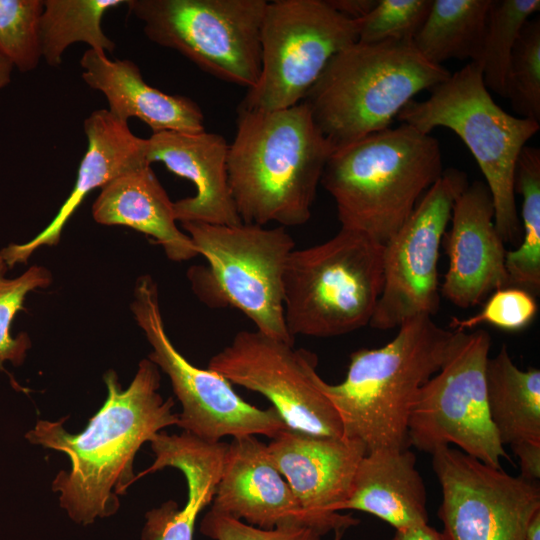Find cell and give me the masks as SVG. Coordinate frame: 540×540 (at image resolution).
Masks as SVG:
<instances>
[{
	"label": "cell",
	"mask_w": 540,
	"mask_h": 540,
	"mask_svg": "<svg viewBox=\"0 0 540 540\" xmlns=\"http://www.w3.org/2000/svg\"><path fill=\"white\" fill-rule=\"evenodd\" d=\"M431 454L442 490L438 516L444 540H524L530 518L540 510L536 482L449 446Z\"/></svg>",
	"instance_id": "9a60e30c"
},
{
	"label": "cell",
	"mask_w": 540,
	"mask_h": 540,
	"mask_svg": "<svg viewBox=\"0 0 540 540\" xmlns=\"http://www.w3.org/2000/svg\"><path fill=\"white\" fill-rule=\"evenodd\" d=\"M450 75L412 41H357L332 57L302 101L336 150L390 128L415 95Z\"/></svg>",
	"instance_id": "5b68a950"
},
{
	"label": "cell",
	"mask_w": 540,
	"mask_h": 540,
	"mask_svg": "<svg viewBox=\"0 0 540 540\" xmlns=\"http://www.w3.org/2000/svg\"><path fill=\"white\" fill-rule=\"evenodd\" d=\"M514 112L540 123V20L529 19L512 50L508 95Z\"/></svg>",
	"instance_id": "4dcf8cb0"
},
{
	"label": "cell",
	"mask_w": 540,
	"mask_h": 540,
	"mask_svg": "<svg viewBox=\"0 0 540 540\" xmlns=\"http://www.w3.org/2000/svg\"><path fill=\"white\" fill-rule=\"evenodd\" d=\"M82 79L106 97L107 109L115 118L127 122L138 118L153 133L204 131V115L190 98L167 94L143 79L139 67L128 59L111 60L88 49L81 57Z\"/></svg>",
	"instance_id": "7402d4cb"
},
{
	"label": "cell",
	"mask_w": 540,
	"mask_h": 540,
	"mask_svg": "<svg viewBox=\"0 0 540 540\" xmlns=\"http://www.w3.org/2000/svg\"><path fill=\"white\" fill-rule=\"evenodd\" d=\"M490 420L504 446L540 441V371L519 369L503 344L485 369Z\"/></svg>",
	"instance_id": "d4e9b609"
},
{
	"label": "cell",
	"mask_w": 540,
	"mask_h": 540,
	"mask_svg": "<svg viewBox=\"0 0 540 540\" xmlns=\"http://www.w3.org/2000/svg\"><path fill=\"white\" fill-rule=\"evenodd\" d=\"M392 540H444L441 532L428 524L396 530Z\"/></svg>",
	"instance_id": "74e56055"
},
{
	"label": "cell",
	"mask_w": 540,
	"mask_h": 540,
	"mask_svg": "<svg viewBox=\"0 0 540 540\" xmlns=\"http://www.w3.org/2000/svg\"><path fill=\"white\" fill-rule=\"evenodd\" d=\"M228 145L217 133L163 131L146 139L149 164L162 162L172 173L194 184L196 193L173 202L177 221L239 225L227 174Z\"/></svg>",
	"instance_id": "d6986e66"
},
{
	"label": "cell",
	"mask_w": 540,
	"mask_h": 540,
	"mask_svg": "<svg viewBox=\"0 0 540 540\" xmlns=\"http://www.w3.org/2000/svg\"><path fill=\"white\" fill-rule=\"evenodd\" d=\"M43 0H0V54L20 72L37 68Z\"/></svg>",
	"instance_id": "f546056e"
},
{
	"label": "cell",
	"mask_w": 540,
	"mask_h": 540,
	"mask_svg": "<svg viewBox=\"0 0 540 540\" xmlns=\"http://www.w3.org/2000/svg\"><path fill=\"white\" fill-rule=\"evenodd\" d=\"M398 328L386 345L351 353L341 383L318 381L338 413L343 437L362 443L366 453L410 447L411 408L420 388L440 370L454 334L424 315Z\"/></svg>",
	"instance_id": "3957f363"
},
{
	"label": "cell",
	"mask_w": 540,
	"mask_h": 540,
	"mask_svg": "<svg viewBox=\"0 0 540 540\" xmlns=\"http://www.w3.org/2000/svg\"><path fill=\"white\" fill-rule=\"evenodd\" d=\"M267 451L289 484L308 527L323 536L358 524L351 515L340 514L339 507L366 454L362 443L287 428L271 439Z\"/></svg>",
	"instance_id": "2e32d148"
},
{
	"label": "cell",
	"mask_w": 540,
	"mask_h": 540,
	"mask_svg": "<svg viewBox=\"0 0 540 540\" xmlns=\"http://www.w3.org/2000/svg\"><path fill=\"white\" fill-rule=\"evenodd\" d=\"M345 529H339L335 531V538L334 540H340L343 536Z\"/></svg>",
	"instance_id": "60d3db41"
},
{
	"label": "cell",
	"mask_w": 540,
	"mask_h": 540,
	"mask_svg": "<svg viewBox=\"0 0 540 540\" xmlns=\"http://www.w3.org/2000/svg\"><path fill=\"white\" fill-rule=\"evenodd\" d=\"M210 510L261 529L307 526L289 484L267 445L255 436L233 438Z\"/></svg>",
	"instance_id": "ac0fdd59"
},
{
	"label": "cell",
	"mask_w": 540,
	"mask_h": 540,
	"mask_svg": "<svg viewBox=\"0 0 540 540\" xmlns=\"http://www.w3.org/2000/svg\"><path fill=\"white\" fill-rule=\"evenodd\" d=\"M87 150L81 160L75 185L53 220L33 239L10 244L0 251L9 268L25 264L41 246L59 243L63 228L89 192L111 180L145 165L146 139L135 136L127 122L115 118L107 109L93 111L83 124Z\"/></svg>",
	"instance_id": "ffe728a7"
},
{
	"label": "cell",
	"mask_w": 540,
	"mask_h": 540,
	"mask_svg": "<svg viewBox=\"0 0 540 540\" xmlns=\"http://www.w3.org/2000/svg\"><path fill=\"white\" fill-rule=\"evenodd\" d=\"M206 267L188 272L195 294L213 307L232 306L256 330L294 345L283 308V276L295 241L283 226L183 222Z\"/></svg>",
	"instance_id": "ba28073f"
},
{
	"label": "cell",
	"mask_w": 540,
	"mask_h": 540,
	"mask_svg": "<svg viewBox=\"0 0 540 540\" xmlns=\"http://www.w3.org/2000/svg\"><path fill=\"white\" fill-rule=\"evenodd\" d=\"M337 12L353 20L366 17L376 6L378 0H326Z\"/></svg>",
	"instance_id": "8d00e7d4"
},
{
	"label": "cell",
	"mask_w": 540,
	"mask_h": 540,
	"mask_svg": "<svg viewBox=\"0 0 540 540\" xmlns=\"http://www.w3.org/2000/svg\"><path fill=\"white\" fill-rule=\"evenodd\" d=\"M14 67L0 54V91L11 82Z\"/></svg>",
	"instance_id": "ab89813d"
},
{
	"label": "cell",
	"mask_w": 540,
	"mask_h": 540,
	"mask_svg": "<svg viewBox=\"0 0 540 540\" xmlns=\"http://www.w3.org/2000/svg\"><path fill=\"white\" fill-rule=\"evenodd\" d=\"M203 535L214 540H321L322 535L308 526H287L271 530L209 510L200 523Z\"/></svg>",
	"instance_id": "e575fe53"
},
{
	"label": "cell",
	"mask_w": 540,
	"mask_h": 540,
	"mask_svg": "<svg viewBox=\"0 0 540 540\" xmlns=\"http://www.w3.org/2000/svg\"><path fill=\"white\" fill-rule=\"evenodd\" d=\"M383 245L341 228L329 240L294 249L283 276L289 334L333 337L369 325L383 286Z\"/></svg>",
	"instance_id": "52a82bcc"
},
{
	"label": "cell",
	"mask_w": 540,
	"mask_h": 540,
	"mask_svg": "<svg viewBox=\"0 0 540 540\" xmlns=\"http://www.w3.org/2000/svg\"><path fill=\"white\" fill-rule=\"evenodd\" d=\"M465 172L449 168L423 195L400 229L383 245V286L369 325L388 330L439 309L438 259Z\"/></svg>",
	"instance_id": "4fadbf2b"
},
{
	"label": "cell",
	"mask_w": 540,
	"mask_h": 540,
	"mask_svg": "<svg viewBox=\"0 0 540 540\" xmlns=\"http://www.w3.org/2000/svg\"><path fill=\"white\" fill-rule=\"evenodd\" d=\"M510 446L519 459L520 477L536 482L540 478V441H522Z\"/></svg>",
	"instance_id": "d590c367"
},
{
	"label": "cell",
	"mask_w": 540,
	"mask_h": 540,
	"mask_svg": "<svg viewBox=\"0 0 540 540\" xmlns=\"http://www.w3.org/2000/svg\"><path fill=\"white\" fill-rule=\"evenodd\" d=\"M491 338L486 330H454L440 370L419 390L408 420V442L432 453L450 444L501 468L511 460L490 420L485 369Z\"/></svg>",
	"instance_id": "30bf717a"
},
{
	"label": "cell",
	"mask_w": 540,
	"mask_h": 540,
	"mask_svg": "<svg viewBox=\"0 0 540 540\" xmlns=\"http://www.w3.org/2000/svg\"><path fill=\"white\" fill-rule=\"evenodd\" d=\"M415 465V454L409 448L367 452L339 511L372 514L395 530L427 524L426 489Z\"/></svg>",
	"instance_id": "603a6c76"
},
{
	"label": "cell",
	"mask_w": 540,
	"mask_h": 540,
	"mask_svg": "<svg viewBox=\"0 0 540 540\" xmlns=\"http://www.w3.org/2000/svg\"><path fill=\"white\" fill-rule=\"evenodd\" d=\"M333 152L303 101L275 111L238 107L227 174L242 222L305 224Z\"/></svg>",
	"instance_id": "7a4b0ae2"
},
{
	"label": "cell",
	"mask_w": 540,
	"mask_h": 540,
	"mask_svg": "<svg viewBox=\"0 0 540 540\" xmlns=\"http://www.w3.org/2000/svg\"><path fill=\"white\" fill-rule=\"evenodd\" d=\"M537 313L534 296L518 287L498 289L488 298L481 312L466 319L453 317L449 327L458 331L487 323L507 331L528 326Z\"/></svg>",
	"instance_id": "836d02e7"
},
{
	"label": "cell",
	"mask_w": 540,
	"mask_h": 540,
	"mask_svg": "<svg viewBox=\"0 0 540 540\" xmlns=\"http://www.w3.org/2000/svg\"><path fill=\"white\" fill-rule=\"evenodd\" d=\"M160 381L159 368L149 359L140 361L126 389L109 370L104 375L106 400L81 433H68L63 427L66 418L39 420L27 432L31 443L70 459V470L56 475L52 490L60 494V506L75 523L89 525L115 514L118 495L136 480L137 451L162 429L178 424L173 399L164 400L158 392Z\"/></svg>",
	"instance_id": "6da1fadb"
},
{
	"label": "cell",
	"mask_w": 540,
	"mask_h": 540,
	"mask_svg": "<svg viewBox=\"0 0 540 540\" xmlns=\"http://www.w3.org/2000/svg\"><path fill=\"white\" fill-rule=\"evenodd\" d=\"M450 222L444 234L449 264L440 292L454 305L469 308L509 287L507 250L495 227L493 201L484 182L468 184L456 198Z\"/></svg>",
	"instance_id": "e0dca14e"
},
{
	"label": "cell",
	"mask_w": 540,
	"mask_h": 540,
	"mask_svg": "<svg viewBox=\"0 0 540 540\" xmlns=\"http://www.w3.org/2000/svg\"><path fill=\"white\" fill-rule=\"evenodd\" d=\"M491 0H433L412 42L429 62L476 61L481 50Z\"/></svg>",
	"instance_id": "484cf974"
},
{
	"label": "cell",
	"mask_w": 540,
	"mask_h": 540,
	"mask_svg": "<svg viewBox=\"0 0 540 540\" xmlns=\"http://www.w3.org/2000/svg\"><path fill=\"white\" fill-rule=\"evenodd\" d=\"M539 9V0H491L480 54L474 61L489 91L507 98L512 50L522 27Z\"/></svg>",
	"instance_id": "f1b7e54d"
},
{
	"label": "cell",
	"mask_w": 540,
	"mask_h": 540,
	"mask_svg": "<svg viewBox=\"0 0 540 540\" xmlns=\"http://www.w3.org/2000/svg\"><path fill=\"white\" fill-rule=\"evenodd\" d=\"M155 460L136 479L148 473L173 467L187 482V501L182 509L167 502L146 514L142 540H193L196 519L215 495L228 444L208 443L187 432L168 435L159 432L151 440Z\"/></svg>",
	"instance_id": "44dd1931"
},
{
	"label": "cell",
	"mask_w": 540,
	"mask_h": 540,
	"mask_svg": "<svg viewBox=\"0 0 540 540\" xmlns=\"http://www.w3.org/2000/svg\"><path fill=\"white\" fill-rule=\"evenodd\" d=\"M443 171L439 141L401 123L334 150L320 183L341 228L384 245Z\"/></svg>",
	"instance_id": "277c9868"
},
{
	"label": "cell",
	"mask_w": 540,
	"mask_h": 540,
	"mask_svg": "<svg viewBox=\"0 0 540 540\" xmlns=\"http://www.w3.org/2000/svg\"><path fill=\"white\" fill-rule=\"evenodd\" d=\"M9 269L0 254V367L6 361L19 366L25 360L31 341L26 333L12 336L11 326L16 314L23 310L28 293L48 287L52 282L50 271L34 265L22 275L9 279L5 276Z\"/></svg>",
	"instance_id": "1f68e13d"
},
{
	"label": "cell",
	"mask_w": 540,
	"mask_h": 540,
	"mask_svg": "<svg viewBox=\"0 0 540 540\" xmlns=\"http://www.w3.org/2000/svg\"><path fill=\"white\" fill-rule=\"evenodd\" d=\"M358 41V20L326 0L267 2L260 31L261 71L240 108L275 111L304 99L329 61Z\"/></svg>",
	"instance_id": "8fae6325"
},
{
	"label": "cell",
	"mask_w": 540,
	"mask_h": 540,
	"mask_svg": "<svg viewBox=\"0 0 540 540\" xmlns=\"http://www.w3.org/2000/svg\"><path fill=\"white\" fill-rule=\"evenodd\" d=\"M131 311L152 347L148 356L169 378L182 406L177 426L208 443L226 436L264 435L270 439L289 428L273 407L261 409L243 400L220 374L191 364L169 339L159 302L158 285L150 275L135 284Z\"/></svg>",
	"instance_id": "7c38bea8"
},
{
	"label": "cell",
	"mask_w": 540,
	"mask_h": 540,
	"mask_svg": "<svg viewBox=\"0 0 540 540\" xmlns=\"http://www.w3.org/2000/svg\"><path fill=\"white\" fill-rule=\"evenodd\" d=\"M266 0H126L152 42L210 75L253 88L260 77Z\"/></svg>",
	"instance_id": "9c48e42d"
},
{
	"label": "cell",
	"mask_w": 540,
	"mask_h": 540,
	"mask_svg": "<svg viewBox=\"0 0 540 540\" xmlns=\"http://www.w3.org/2000/svg\"><path fill=\"white\" fill-rule=\"evenodd\" d=\"M317 365L311 351L257 330H243L211 357L208 369L231 384L264 395L289 428L343 438L338 413L319 387Z\"/></svg>",
	"instance_id": "5bb4252c"
},
{
	"label": "cell",
	"mask_w": 540,
	"mask_h": 540,
	"mask_svg": "<svg viewBox=\"0 0 540 540\" xmlns=\"http://www.w3.org/2000/svg\"><path fill=\"white\" fill-rule=\"evenodd\" d=\"M430 91L426 100L407 103L396 119L425 134L445 127L463 141L485 177L501 239L518 244L522 230L515 200V168L540 123L502 109L492 98L474 61Z\"/></svg>",
	"instance_id": "8992f818"
},
{
	"label": "cell",
	"mask_w": 540,
	"mask_h": 540,
	"mask_svg": "<svg viewBox=\"0 0 540 540\" xmlns=\"http://www.w3.org/2000/svg\"><path fill=\"white\" fill-rule=\"evenodd\" d=\"M94 220L122 225L154 239L175 262L198 255L190 237L176 224L173 202L151 165L129 171L101 188L92 206Z\"/></svg>",
	"instance_id": "cb8c5ba5"
},
{
	"label": "cell",
	"mask_w": 540,
	"mask_h": 540,
	"mask_svg": "<svg viewBox=\"0 0 540 540\" xmlns=\"http://www.w3.org/2000/svg\"><path fill=\"white\" fill-rule=\"evenodd\" d=\"M126 0H43L39 23L42 58L52 67L62 63L65 50L83 42L100 55L113 53L115 43L104 33L102 18Z\"/></svg>",
	"instance_id": "4316f807"
},
{
	"label": "cell",
	"mask_w": 540,
	"mask_h": 540,
	"mask_svg": "<svg viewBox=\"0 0 540 540\" xmlns=\"http://www.w3.org/2000/svg\"><path fill=\"white\" fill-rule=\"evenodd\" d=\"M432 3L433 0H378L373 10L358 20V42L412 41Z\"/></svg>",
	"instance_id": "d6a6232c"
},
{
	"label": "cell",
	"mask_w": 540,
	"mask_h": 540,
	"mask_svg": "<svg viewBox=\"0 0 540 540\" xmlns=\"http://www.w3.org/2000/svg\"><path fill=\"white\" fill-rule=\"evenodd\" d=\"M515 193L522 196L520 245L507 251L509 287L538 294L540 290V149L525 146L516 163Z\"/></svg>",
	"instance_id": "83f0119b"
},
{
	"label": "cell",
	"mask_w": 540,
	"mask_h": 540,
	"mask_svg": "<svg viewBox=\"0 0 540 540\" xmlns=\"http://www.w3.org/2000/svg\"><path fill=\"white\" fill-rule=\"evenodd\" d=\"M524 540H540V510L536 511L530 518Z\"/></svg>",
	"instance_id": "f35d334b"
}]
</instances>
